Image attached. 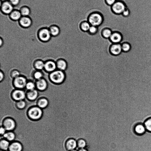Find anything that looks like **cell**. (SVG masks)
Returning <instances> with one entry per match:
<instances>
[{"label":"cell","mask_w":151,"mask_h":151,"mask_svg":"<svg viewBox=\"0 0 151 151\" xmlns=\"http://www.w3.org/2000/svg\"><path fill=\"white\" fill-rule=\"evenodd\" d=\"M0 47H1L3 45V40L2 39V38H0Z\"/></svg>","instance_id":"43"},{"label":"cell","mask_w":151,"mask_h":151,"mask_svg":"<svg viewBox=\"0 0 151 151\" xmlns=\"http://www.w3.org/2000/svg\"><path fill=\"white\" fill-rule=\"evenodd\" d=\"M110 51L113 55H119L122 51V45L119 43L113 44L110 47Z\"/></svg>","instance_id":"13"},{"label":"cell","mask_w":151,"mask_h":151,"mask_svg":"<svg viewBox=\"0 0 151 151\" xmlns=\"http://www.w3.org/2000/svg\"><path fill=\"white\" fill-rule=\"evenodd\" d=\"M9 143L7 141L3 140L1 141L0 147L2 150H6L9 147Z\"/></svg>","instance_id":"28"},{"label":"cell","mask_w":151,"mask_h":151,"mask_svg":"<svg viewBox=\"0 0 151 151\" xmlns=\"http://www.w3.org/2000/svg\"><path fill=\"white\" fill-rule=\"evenodd\" d=\"M45 63L43 61L41 60L36 61L34 63L35 68L37 70H40L44 69Z\"/></svg>","instance_id":"25"},{"label":"cell","mask_w":151,"mask_h":151,"mask_svg":"<svg viewBox=\"0 0 151 151\" xmlns=\"http://www.w3.org/2000/svg\"><path fill=\"white\" fill-rule=\"evenodd\" d=\"M51 36H56L60 34V31L59 27L55 25L51 26L49 28Z\"/></svg>","instance_id":"20"},{"label":"cell","mask_w":151,"mask_h":151,"mask_svg":"<svg viewBox=\"0 0 151 151\" xmlns=\"http://www.w3.org/2000/svg\"><path fill=\"white\" fill-rule=\"evenodd\" d=\"M129 14V9L127 8L123 12L122 14L124 17L128 16Z\"/></svg>","instance_id":"40"},{"label":"cell","mask_w":151,"mask_h":151,"mask_svg":"<svg viewBox=\"0 0 151 151\" xmlns=\"http://www.w3.org/2000/svg\"><path fill=\"white\" fill-rule=\"evenodd\" d=\"M78 151H88V150L84 148H82L80 149Z\"/></svg>","instance_id":"44"},{"label":"cell","mask_w":151,"mask_h":151,"mask_svg":"<svg viewBox=\"0 0 151 151\" xmlns=\"http://www.w3.org/2000/svg\"><path fill=\"white\" fill-rule=\"evenodd\" d=\"M1 7V12L6 14H10L14 10L13 6L8 0L3 2Z\"/></svg>","instance_id":"8"},{"label":"cell","mask_w":151,"mask_h":151,"mask_svg":"<svg viewBox=\"0 0 151 151\" xmlns=\"http://www.w3.org/2000/svg\"><path fill=\"white\" fill-rule=\"evenodd\" d=\"M129 14L122 15L114 29L119 33L122 40L119 43H129L128 52L136 61H151V22L145 9L138 0H129L125 3Z\"/></svg>","instance_id":"1"},{"label":"cell","mask_w":151,"mask_h":151,"mask_svg":"<svg viewBox=\"0 0 151 151\" xmlns=\"http://www.w3.org/2000/svg\"><path fill=\"white\" fill-rule=\"evenodd\" d=\"M143 124L147 131L151 133V117L146 119Z\"/></svg>","instance_id":"26"},{"label":"cell","mask_w":151,"mask_h":151,"mask_svg":"<svg viewBox=\"0 0 151 151\" xmlns=\"http://www.w3.org/2000/svg\"><path fill=\"white\" fill-rule=\"evenodd\" d=\"M4 136L5 138L9 141L13 140L15 137L14 134L13 132H11L5 133L4 134Z\"/></svg>","instance_id":"29"},{"label":"cell","mask_w":151,"mask_h":151,"mask_svg":"<svg viewBox=\"0 0 151 151\" xmlns=\"http://www.w3.org/2000/svg\"><path fill=\"white\" fill-rule=\"evenodd\" d=\"M13 6L18 5L20 2V0H8Z\"/></svg>","instance_id":"39"},{"label":"cell","mask_w":151,"mask_h":151,"mask_svg":"<svg viewBox=\"0 0 151 151\" xmlns=\"http://www.w3.org/2000/svg\"><path fill=\"white\" fill-rule=\"evenodd\" d=\"M9 151H22V146L19 143L15 142L9 146Z\"/></svg>","instance_id":"21"},{"label":"cell","mask_w":151,"mask_h":151,"mask_svg":"<svg viewBox=\"0 0 151 151\" xmlns=\"http://www.w3.org/2000/svg\"><path fill=\"white\" fill-rule=\"evenodd\" d=\"M27 82L25 77L20 76L14 78L13 84L16 88L21 89L26 87Z\"/></svg>","instance_id":"6"},{"label":"cell","mask_w":151,"mask_h":151,"mask_svg":"<svg viewBox=\"0 0 151 151\" xmlns=\"http://www.w3.org/2000/svg\"><path fill=\"white\" fill-rule=\"evenodd\" d=\"M77 145L80 148H83L86 145V143L85 141L83 139H80L78 140L77 143Z\"/></svg>","instance_id":"34"},{"label":"cell","mask_w":151,"mask_h":151,"mask_svg":"<svg viewBox=\"0 0 151 151\" xmlns=\"http://www.w3.org/2000/svg\"><path fill=\"white\" fill-rule=\"evenodd\" d=\"M17 105L19 108L22 109L25 106L26 104L24 101L22 100H21L18 102L17 104Z\"/></svg>","instance_id":"37"},{"label":"cell","mask_w":151,"mask_h":151,"mask_svg":"<svg viewBox=\"0 0 151 151\" xmlns=\"http://www.w3.org/2000/svg\"><path fill=\"white\" fill-rule=\"evenodd\" d=\"M6 129L3 127L0 128V132L1 134H4L5 133Z\"/></svg>","instance_id":"42"},{"label":"cell","mask_w":151,"mask_h":151,"mask_svg":"<svg viewBox=\"0 0 151 151\" xmlns=\"http://www.w3.org/2000/svg\"><path fill=\"white\" fill-rule=\"evenodd\" d=\"M77 143L76 141L73 139H70L68 140L66 143V149L69 151L74 150L76 147Z\"/></svg>","instance_id":"18"},{"label":"cell","mask_w":151,"mask_h":151,"mask_svg":"<svg viewBox=\"0 0 151 151\" xmlns=\"http://www.w3.org/2000/svg\"><path fill=\"white\" fill-rule=\"evenodd\" d=\"M56 63L58 69L64 71L66 69L67 67V63L65 60L62 58H60L58 60Z\"/></svg>","instance_id":"17"},{"label":"cell","mask_w":151,"mask_h":151,"mask_svg":"<svg viewBox=\"0 0 151 151\" xmlns=\"http://www.w3.org/2000/svg\"><path fill=\"white\" fill-rule=\"evenodd\" d=\"M12 96L15 100L19 101L22 100L25 98V94L24 91L20 89H17L14 91Z\"/></svg>","instance_id":"12"},{"label":"cell","mask_w":151,"mask_h":151,"mask_svg":"<svg viewBox=\"0 0 151 151\" xmlns=\"http://www.w3.org/2000/svg\"><path fill=\"white\" fill-rule=\"evenodd\" d=\"M42 114V111L40 108L34 107L29 111V115L33 119H37L40 118Z\"/></svg>","instance_id":"7"},{"label":"cell","mask_w":151,"mask_h":151,"mask_svg":"<svg viewBox=\"0 0 151 151\" xmlns=\"http://www.w3.org/2000/svg\"><path fill=\"white\" fill-rule=\"evenodd\" d=\"M104 21L102 14L97 12H93L88 16L87 21L91 26L98 27L101 25Z\"/></svg>","instance_id":"3"},{"label":"cell","mask_w":151,"mask_h":151,"mask_svg":"<svg viewBox=\"0 0 151 151\" xmlns=\"http://www.w3.org/2000/svg\"><path fill=\"white\" fill-rule=\"evenodd\" d=\"M4 77V73L2 71H1L0 72V81L1 82L2 81Z\"/></svg>","instance_id":"41"},{"label":"cell","mask_w":151,"mask_h":151,"mask_svg":"<svg viewBox=\"0 0 151 151\" xmlns=\"http://www.w3.org/2000/svg\"><path fill=\"white\" fill-rule=\"evenodd\" d=\"M36 86L35 84L32 81L27 82L25 87L29 91H31L35 89Z\"/></svg>","instance_id":"31"},{"label":"cell","mask_w":151,"mask_h":151,"mask_svg":"<svg viewBox=\"0 0 151 151\" xmlns=\"http://www.w3.org/2000/svg\"><path fill=\"white\" fill-rule=\"evenodd\" d=\"M112 32L111 30L109 28L104 29L102 32L103 36L106 38H109L111 36Z\"/></svg>","instance_id":"27"},{"label":"cell","mask_w":151,"mask_h":151,"mask_svg":"<svg viewBox=\"0 0 151 151\" xmlns=\"http://www.w3.org/2000/svg\"><path fill=\"white\" fill-rule=\"evenodd\" d=\"M48 104L47 100L45 99H40L38 102V105L40 107L44 108L46 107Z\"/></svg>","instance_id":"30"},{"label":"cell","mask_w":151,"mask_h":151,"mask_svg":"<svg viewBox=\"0 0 151 151\" xmlns=\"http://www.w3.org/2000/svg\"><path fill=\"white\" fill-rule=\"evenodd\" d=\"M22 16H28L30 13V9L27 6H24L22 7L19 10Z\"/></svg>","instance_id":"24"},{"label":"cell","mask_w":151,"mask_h":151,"mask_svg":"<svg viewBox=\"0 0 151 151\" xmlns=\"http://www.w3.org/2000/svg\"><path fill=\"white\" fill-rule=\"evenodd\" d=\"M70 151H77L75 150H73Z\"/></svg>","instance_id":"45"},{"label":"cell","mask_w":151,"mask_h":151,"mask_svg":"<svg viewBox=\"0 0 151 151\" xmlns=\"http://www.w3.org/2000/svg\"><path fill=\"white\" fill-rule=\"evenodd\" d=\"M105 2L108 5L111 6L116 1V0H105Z\"/></svg>","instance_id":"38"},{"label":"cell","mask_w":151,"mask_h":151,"mask_svg":"<svg viewBox=\"0 0 151 151\" xmlns=\"http://www.w3.org/2000/svg\"><path fill=\"white\" fill-rule=\"evenodd\" d=\"M109 39L114 44L119 43L122 40V37L119 33L114 32L112 33Z\"/></svg>","instance_id":"16"},{"label":"cell","mask_w":151,"mask_h":151,"mask_svg":"<svg viewBox=\"0 0 151 151\" xmlns=\"http://www.w3.org/2000/svg\"><path fill=\"white\" fill-rule=\"evenodd\" d=\"M49 77L53 83L61 85L64 81L66 76L64 71L58 69L50 73Z\"/></svg>","instance_id":"2"},{"label":"cell","mask_w":151,"mask_h":151,"mask_svg":"<svg viewBox=\"0 0 151 151\" xmlns=\"http://www.w3.org/2000/svg\"><path fill=\"white\" fill-rule=\"evenodd\" d=\"M20 76V73L17 70H14L12 71L11 73V76L14 78H15Z\"/></svg>","instance_id":"36"},{"label":"cell","mask_w":151,"mask_h":151,"mask_svg":"<svg viewBox=\"0 0 151 151\" xmlns=\"http://www.w3.org/2000/svg\"><path fill=\"white\" fill-rule=\"evenodd\" d=\"M9 15L10 18L14 21L19 20L22 17L20 11L17 10H13Z\"/></svg>","instance_id":"19"},{"label":"cell","mask_w":151,"mask_h":151,"mask_svg":"<svg viewBox=\"0 0 151 151\" xmlns=\"http://www.w3.org/2000/svg\"><path fill=\"white\" fill-rule=\"evenodd\" d=\"M91 26V24L87 21H82L80 24L81 29L84 32L88 31Z\"/></svg>","instance_id":"23"},{"label":"cell","mask_w":151,"mask_h":151,"mask_svg":"<svg viewBox=\"0 0 151 151\" xmlns=\"http://www.w3.org/2000/svg\"><path fill=\"white\" fill-rule=\"evenodd\" d=\"M134 133L138 136H141L144 134L147 131L143 123H139L134 126Z\"/></svg>","instance_id":"9"},{"label":"cell","mask_w":151,"mask_h":151,"mask_svg":"<svg viewBox=\"0 0 151 151\" xmlns=\"http://www.w3.org/2000/svg\"><path fill=\"white\" fill-rule=\"evenodd\" d=\"M127 7L124 3L121 1L116 0L111 6L112 11L116 14H120L126 9Z\"/></svg>","instance_id":"4"},{"label":"cell","mask_w":151,"mask_h":151,"mask_svg":"<svg viewBox=\"0 0 151 151\" xmlns=\"http://www.w3.org/2000/svg\"><path fill=\"white\" fill-rule=\"evenodd\" d=\"M35 85L39 90L43 91L45 90L47 88V83L45 79L42 78L37 80Z\"/></svg>","instance_id":"14"},{"label":"cell","mask_w":151,"mask_h":151,"mask_svg":"<svg viewBox=\"0 0 151 151\" xmlns=\"http://www.w3.org/2000/svg\"><path fill=\"white\" fill-rule=\"evenodd\" d=\"M38 95V92L35 89L29 91L27 93V96L28 98L32 100L36 99Z\"/></svg>","instance_id":"22"},{"label":"cell","mask_w":151,"mask_h":151,"mask_svg":"<svg viewBox=\"0 0 151 151\" xmlns=\"http://www.w3.org/2000/svg\"><path fill=\"white\" fill-rule=\"evenodd\" d=\"M38 35L40 40L43 42L49 41L51 36L49 29L46 28L41 29L39 31Z\"/></svg>","instance_id":"5"},{"label":"cell","mask_w":151,"mask_h":151,"mask_svg":"<svg viewBox=\"0 0 151 151\" xmlns=\"http://www.w3.org/2000/svg\"><path fill=\"white\" fill-rule=\"evenodd\" d=\"M122 51L125 52H127L131 49L130 45L128 43H124L122 45Z\"/></svg>","instance_id":"33"},{"label":"cell","mask_w":151,"mask_h":151,"mask_svg":"<svg viewBox=\"0 0 151 151\" xmlns=\"http://www.w3.org/2000/svg\"><path fill=\"white\" fill-rule=\"evenodd\" d=\"M98 29V27L91 25L88 32L91 34H94L97 32Z\"/></svg>","instance_id":"35"},{"label":"cell","mask_w":151,"mask_h":151,"mask_svg":"<svg viewBox=\"0 0 151 151\" xmlns=\"http://www.w3.org/2000/svg\"><path fill=\"white\" fill-rule=\"evenodd\" d=\"M57 68L56 63L52 60H49L45 62L44 69L50 73L56 70Z\"/></svg>","instance_id":"10"},{"label":"cell","mask_w":151,"mask_h":151,"mask_svg":"<svg viewBox=\"0 0 151 151\" xmlns=\"http://www.w3.org/2000/svg\"><path fill=\"white\" fill-rule=\"evenodd\" d=\"M32 23L31 18L28 16H22L19 20L20 25L24 28H28L30 27Z\"/></svg>","instance_id":"11"},{"label":"cell","mask_w":151,"mask_h":151,"mask_svg":"<svg viewBox=\"0 0 151 151\" xmlns=\"http://www.w3.org/2000/svg\"><path fill=\"white\" fill-rule=\"evenodd\" d=\"M34 78L37 80L42 78V73L39 70L35 72L33 74Z\"/></svg>","instance_id":"32"},{"label":"cell","mask_w":151,"mask_h":151,"mask_svg":"<svg viewBox=\"0 0 151 151\" xmlns=\"http://www.w3.org/2000/svg\"><path fill=\"white\" fill-rule=\"evenodd\" d=\"M4 128L6 130H11L14 129L15 124L14 121L12 119H6L4 122Z\"/></svg>","instance_id":"15"}]
</instances>
